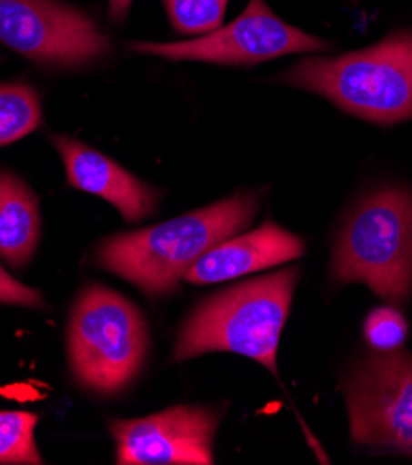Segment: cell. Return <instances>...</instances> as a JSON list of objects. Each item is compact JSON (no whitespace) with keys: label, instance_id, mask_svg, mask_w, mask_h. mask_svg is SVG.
Returning a JSON list of instances; mask_svg holds the SVG:
<instances>
[{"label":"cell","instance_id":"cell-11","mask_svg":"<svg viewBox=\"0 0 412 465\" xmlns=\"http://www.w3.org/2000/svg\"><path fill=\"white\" fill-rule=\"evenodd\" d=\"M305 243L275 223H266L244 236H233L203 254L185 274V281L203 286L277 267L301 258Z\"/></svg>","mask_w":412,"mask_h":465},{"label":"cell","instance_id":"cell-5","mask_svg":"<svg viewBox=\"0 0 412 465\" xmlns=\"http://www.w3.org/2000/svg\"><path fill=\"white\" fill-rule=\"evenodd\" d=\"M147 347V322L130 301L97 284L82 290L67 332L71 371L82 388L123 391L140 373Z\"/></svg>","mask_w":412,"mask_h":465},{"label":"cell","instance_id":"cell-10","mask_svg":"<svg viewBox=\"0 0 412 465\" xmlns=\"http://www.w3.org/2000/svg\"><path fill=\"white\" fill-rule=\"evenodd\" d=\"M53 143L64 158L71 188L112 203L128 223L142 221L155 212L160 192L153 185L69 135H53Z\"/></svg>","mask_w":412,"mask_h":465},{"label":"cell","instance_id":"cell-4","mask_svg":"<svg viewBox=\"0 0 412 465\" xmlns=\"http://www.w3.org/2000/svg\"><path fill=\"white\" fill-rule=\"evenodd\" d=\"M331 271L340 284L360 282L392 304L412 295V188L366 197L342 228Z\"/></svg>","mask_w":412,"mask_h":465},{"label":"cell","instance_id":"cell-2","mask_svg":"<svg viewBox=\"0 0 412 465\" xmlns=\"http://www.w3.org/2000/svg\"><path fill=\"white\" fill-rule=\"evenodd\" d=\"M297 281L299 269L290 267L205 301L182 324L173 358L236 352L277 373V347Z\"/></svg>","mask_w":412,"mask_h":465},{"label":"cell","instance_id":"cell-16","mask_svg":"<svg viewBox=\"0 0 412 465\" xmlns=\"http://www.w3.org/2000/svg\"><path fill=\"white\" fill-rule=\"evenodd\" d=\"M408 334L405 317L392 306H381L370 312L364 321V338L376 351H397Z\"/></svg>","mask_w":412,"mask_h":465},{"label":"cell","instance_id":"cell-1","mask_svg":"<svg viewBox=\"0 0 412 465\" xmlns=\"http://www.w3.org/2000/svg\"><path fill=\"white\" fill-rule=\"evenodd\" d=\"M258 206L260 197L247 192L151 228L125 232L97 247L95 262L153 297L171 293L203 254L244 232Z\"/></svg>","mask_w":412,"mask_h":465},{"label":"cell","instance_id":"cell-9","mask_svg":"<svg viewBox=\"0 0 412 465\" xmlns=\"http://www.w3.org/2000/svg\"><path fill=\"white\" fill-rule=\"evenodd\" d=\"M219 415L205 406H175L140 420H116V460L121 465H212Z\"/></svg>","mask_w":412,"mask_h":465},{"label":"cell","instance_id":"cell-14","mask_svg":"<svg viewBox=\"0 0 412 465\" xmlns=\"http://www.w3.org/2000/svg\"><path fill=\"white\" fill-rule=\"evenodd\" d=\"M35 425V413L0 411V463H43L34 440Z\"/></svg>","mask_w":412,"mask_h":465},{"label":"cell","instance_id":"cell-7","mask_svg":"<svg viewBox=\"0 0 412 465\" xmlns=\"http://www.w3.org/2000/svg\"><path fill=\"white\" fill-rule=\"evenodd\" d=\"M128 46L142 54L217 65H256L286 54L329 49L324 39L286 25L269 10L264 0H249L246 12L231 25L219 26L197 39L178 43L134 41Z\"/></svg>","mask_w":412,"mask_h":465},{"label":"cell","instance_id":"cell-6","mask_svg":"<svg viewBox=\"0 0 412 465\" xmlns=\"http://www.w3.org/2000/svg\"><path fill=\"white\" fill-rule=\"evenodd\" d=\"M351 440L412 456V354L376 352L344 381Z\"/></svg>","mask_w":412,"mask_h":465},{"label":"cell","instance_id":"cell-13","mask_svg":"<svg viewBox=\"0 0 412 465\" xmlns=\"http://www.w3.org/2000/svg\"><path fill=\"white\" fill-rule=\"evenodd\" d=\"M41 123V101L25 84L0 85V145H10L34 132Z\"/></svg>","mask_w":412,"mask_h":465},{"label":"cell","instance_id":"cell-17","mask_svg":"<svg viewBox=\"0 0 412 465\" xmlns=\"http://www.w3.org/2000/svg\"><path fill=\"white\" fill-rule=\"evenodd\" d=\"M0 304L45 308V299L37 290L21 284L12 274H8L0 267Z\"/></svg>","mask_w":412,"mask_h":465},{"label":"cell","instance_id":"cell-12","mask_svg":"<svg viewBox=\"0 0 412 465\" xmlns=\"http://www.w3.org/2000/svg\"><path fill=\"white\" fill-rule=\"evenodd\" d=\"M41 234L37 197L12 173H0V256L23 269L34 256Z\"/></svg>","mask_w":412,"mask_h":465},{"label":"cell","instance_id":"cell-18","mask_svg":"<svg viewBox=\"0 0 412 465\" xmlns=\"http://www.w3.org/2000/svg\"><path fill=\"white\" fill-rule=\"evenodd\" d=\"M130 5H132V0H110V6H108L110 19L123 21L130 10Z\"/></svg>","mask_w":412,"mask_h":465},{"label":"cell","instance_id":"cell-3","mask_svg":"<svg viewBox=\"0 0 412 465\" xmlns=\"http://www.w3.org/2000/svg\"><path fill=\"white\" fill-rule=\"evenodd\" d=\"M283 82L314 91L338 108L377 124L412 119V30L340 58H308Z\"/></svg>","mask_w":412,"mask_h":465},{"label":"cell","instance_id":"cell-8","mask_svg":"<svg viewBox=\"0 0 412 465\" xmlns=\"http://www.w3.org/2000/svg\"><path fill=\"white\" fill-rule=\"evenodd\" d=\"M0 43L56 67L94 64L112 49L91 17L60 0H0Z\"/></svg>","mask_w":412,"mask_h":465},{"label":"cell","instance_id":"cell-15","mask_svg":"<svg viewBox=\"0 0 412 465\" xmlns=\"http://www.w3.org/2000/svg\"><path fill=\"white\" fill-rule=\"evenodd\" d=\"M228 0H164L167 15L180 34L206 35L223 23Z\"/></svg>","mask_w":412,"mask_h":465}]
</instances>
